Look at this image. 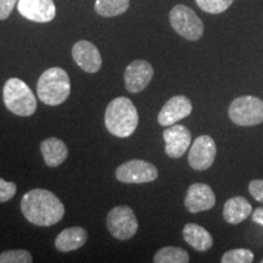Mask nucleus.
I'll use <instances>...</instances> for the list:
<instances>
[{"label":"nucleus","instance_id":"nucleus-24","mask_svg":"<svg viewBox=\"0 0 263 263\" xmlns=\"http://www.w3.org/2000/svg\"><path fill=\"white\" fill-rule=\"evenodd\" d=\"M32 255L27 250H9L0 254V263H31Z\"/></svg>","mask_w":263,"mask_h":263},{"label":"nucleus","instance_id":"nucleus-11","mask_svg":"<svg viewBox=\"0 0 263 263\" xmlns=\"http://www.w3.org/2000/svg\"><path fill=\"white\" fill-rule=\"evenodd\" d=\"M153 77V65L145 60H136L128 65L124 71V84L128 91L137 94L145 89Z\"/></svg>","mask_w":263,"mask_h":263},{"label":"nucleus","instance_id":"nucleus-1","mask_svg":"<svg viewBox=\"0 0 263 263\" xmlns=\"http://www.w3.org/2000/svg\"><path fill=\"white\" fill-rule=\"evenodd\" d=\"M21 211L25 218L38 227L55 226L65 216L61 200L47 189H32L21 200Z\"/></svg>","mask_w":263,"mask_h":263},{"label":"nucleus","instance_id":"nucleus-26","mask_svg":"<svg viewBox=\"0 0 263 263\" xmlns=\"http://www.w3.org/2000/svg\"><path fill=\"white\" fill-rule=\"evenodd\" d=\"M249 193L256 201L263 203V179H254L249 183Z\"/></svg>","mask_w":263,"mask_h":263},{"label":"nucleus","instance_id":"nucleus-16","mask_svg":"<svg viewBox=\"0 0 263 263\" xmlns=\"http://www.w3.org/2000/svg\"><path fill=\"white\" fill-rule=\"evenodd\" d=\"M252 213V206L244 196H234L227 200L223 207V217L229 224H239Z\"/></svg>","mask_w":263,"mask_h":263},{"label":"nucleus","instance_id":"nucleus-21","mask_svg":"<svg viewBox=\"0 0 263 263\" xmlns=\"http://www.w3.org/2000/svg\"><path fill=\"white\" fill-rule=\"evenodd\" d=\"M189 261L188 252L177 246H164L154 256L155 263H188Z\"/></svg>","mask_w":263,"mask_h":263},{"label":"nucleus","instance_id":"nucleus-25","mask_svg":"<svg viewBox=\"0 0 263 263\" xmlns=\"http://www.w3.org/2000/svg\"><path fill=\"white\" fill-rule=\"evenodd\" d=\"M16 190H17V186L15 183L0 178V202L10 201L15 196Z\"/></svg>","mask_w":263,"mask_h":263},{"label":"nucleus","instance_id":"nucleus-19","mask_svg":"<svg viewBox=\"0 0 263 263\" xmlns=\"http://www.w3.org/2000/svg\"><path fill=\"white\" fill-rule=\"evenodd\" d=\"M183 238L196 251H207L212 248L213 238L209 230L195 223H186L183 228Z\"/></svg>","mask_w":263,"mask_h":263},{"label":"nucleus","instance_id":"nucleus-13","mask_svg":"<svg viewBox=\"0 0 263 263\" xmlns=\"http://www.w3.org/2000/svg\"><path fill=\"white\" fill-rule=\"evenodd\" d=\"M17 10L24 17L38 24L50 22L57 15V6L52 0H18Z\"/></svg>","mask_w":263,"mask_h":263},{"label":"nucleus","instance_id":"nucleus-5","mask_svg":"<svg viewBox=\"0 0 263 263\" xmlns=\"http://www.w3.org/2000/svg\"><path fill=\"white\" fill-rule=\"evenodd\" d=\"M228 115L236 126H257L263 122V100L254 95H242L230 103Z\"/></svg>","mask_w":263,"mask_h":263},{"label":"nucleus","instance_id":"nucleus-23","mask_svg":"<svg viewBox=\"0 0 263 263\" xmlns=\"http://www.w3.org/2000/svg\"><path fill=\"white\" fill-rule=\"evenodd\" d=\"M234 0H196V4L207 14L218 15L224 12Z\"/></svg>","mask_w":263,"mask_h":263},{"label":"nucleus","instance_id":"nucleus-20","mask_svg":"<svg viewBox=\"0 0 263 263\" xmlns=\"http://www.w3.org/2000/svg\"><path fill=\"white\" fill-rule=\"evenodd\" d=\"M129 8V0H97L95 11L103 17L122 15Z\"/></svg>","mask_w":263,"mask_h":263},{"label":"nucleus","instance_id":"nucleus-27","mask_svg":"<svg viewBox=\"0 0 263 263\" xmlns=\"http://www.w3.org/2000/svg\"><path fill=\"white\" fill-rule=\"evenodd\" d=\"M18 0H0V21L9 18Z\"/></svg>","mask_w":263,"mask_h":263},{"label":"nucleus","instance_id":"nucleus-4","mask_svg":"<svg viewBox=\"0 0 263 263\" xmlns=\"http://www.w3.org/2000/svg\"><path fill=\"white\" fill-rule=\"evenodd\" d=\"M3 99L6 108L17 116H32L37 110L34 93L20 78H10L6 81L3 89Z\"/></svg>","mask_w":263,"mask_h":263},{"label":"nucleus","instance_id":"nucleus-18","mask_svg":"<svg viewBox=\"0 0 263 263\" xmlns=\"http://www.w3.org/2000/svg\"><path fill=\"white\" fill-rule=\"evenodd\" d=\"M41 153L45 164L49 167H58L64 163L68 156L66 144L59 138H48L41 143Z\"/></svg>","mask_w":263,"mask_h":263},{"label":"nucleus","instance_id":"nucleus-9","mask_svg":"<svg viewBox=\"0 0 263 263\" xmlns=\"http://www.w3.org/2000/svg\"><path fill=\"white\" fill-rule=\"evenodd\" d=\"M217 147L215 140L210 136L197 137L189 150L188 162L193 170L206 171L216 160Z\"/></svg>","mask_w":263,"mask_h":263},{"label":"nucleus","instance_id":"nucleus-2","mask_svg":"<svg viewBox=\"0 0 263 263\" xmlns=\"http://www.w3.org/2000/svg\"><path fill=\"white\" fill-rule=\"evenodd\" d=\"M139 123V115L130 99L118 97L107 105L105 111V126L115 137L128 138Z\"/></svg>","mask_w":263,"mask_h":263},{"label":"nucleus","instance_id":"nucleus-3","mask_svg":"<svg viewBox=\"0 0 263 263\" xmlns=\"http://www.w3.org/2000/svg\"><path fill=\"white\" fill-rule=\"evenodd\" d=\"M71 93V81L61 67H51L43 72L37 83L38 98L45 105L57 106L65 103Z\"/></svg>","mask_w":263,"mask_h":263},{"label":"nucleus","instance_id":"nucleus-7","mask_svg":"<svg viewBox=\"0 0 263 263\" xmlns=\"http://www.w3.org/2000/svg\"><path fill=\"white\" fill-rule=\"evenodd\" d=\"M106 226L110 234L117 240H128L133 238L138 232L139 224L129 206H116L108 212Z\"/></svg>","mask_w":263,"mask_h":263},{"label":"nucleus","instance_id":"nucleus-28","mask_svg":"<svg viewBox=\"0 0 263 263\" xmlns=\"http://www.w3.org/2000/svg\"><path fill=\"white\" fill-rule=\"evenodd\" d=\"M252 221L263 226V207H257V209L252 212Z\"/></svg>","mask_w":263,"mask_h":263},{"label":"nucleus","instance_id":"nucleus-8","mask_svg":"<svg viewBox=\"0 0 263 263\" xmlns=\"http://www.w3.org/2000/svg\"><path fill=\"white\" fill-rule=\"evenodd\" d=\"M159 171L153 163L144 160H130L117 167L116 178L127 184H143L154 182Z\"/></svg>","mask_w":263,"mask_h":263},{"label":"nucleus","instance_id":"nucleus-14","mask_svg":"<svg viewBox=\"0 0 263 263\" xmlns=\"http://www.w3.org/2000/svg\"><path fill=\"white\" fill-rule=\"evenodd\" d=\"M193 111V104L185 95H176L171 98L164 106L161 108L157 121L161 126L170 127L180 120L188 117Z\"/></svg>","mask_w":263,"mask_h":263},{"label":"nucleus","instance_id":"nucleus-17","mask_svg":"<svg viewBox=\"0 0 263 263\" xmlns=\"http://www.w3.org/2000/svg\"><path fill=\"white\" fill-rule=\"evenodd\" d=\"M87 230L82 227H70L62 230L55 239V248L61 252H70L81 249L87 241Z\"/></svg>","mask_w":263,"mask_h":263},{"label":"nucleus","instance_id":"nucleus-10","mask_svg":"<svg viewBox=\"0 0 263 263\" xmlns=\"http://www.w3.org/2000/svg\"><path fill=\"white\" fill-rule=\"evenodd\" d=\"M162 137L166 143L164 151L171 159L182 157L192 144V132L183 124H172L164 129Z\"/></svg>","mask_w":263,"mask_h":263},{"label":"nucleus","instance_id":"nucleus-12","mask_svg":"<svg viewBox=\"0 0 263 263\" xmlns=\"http://www.w3.org/2000/svg\"><path fill=\"white\" fill-rule=\"evenodd\" d=\"M184 205L192 213L209 211L216 205V195L205 183H194L186 190Z\"/></svg>","mask_w":263,"mask_h":263},{"label":"nucleus","instance_id":"nucleus-29","mask_svg":"<svg viewBox=\"0 0 263 263\" xmlns=\"http://www.w3.org/2000/svg\"><path fill=\"white\" fill-rule=\"evenodd\" d=\"M261 262H262V263H263V259H262V261H261Z\"/></svg>","mask_w":263,"mask_h":263},{"label":"nucleus","instance_id":"nucleus-15","mask_svg":"<svg viewBox=\"0 0 263 263\" xmlns=\"http://www.w3.org/2000/svg\"><path fill=\"white\" fill-rule=\"evenodd\" d=\"M72 58L87 73H97L103 65L100 51L91 42L80 41L72 48Z\"/></svg>","mask_w":263,"mask_h":263},{"label":"nucleus","instance_id":"nucleus-22","mask_svg":"<svg viewBox=\"0 0 263 263\" xmlns=\"http://www.w3.org/2000/svg\"><path fill=\"white\" fill-rule=\"evenodd\" d=\"M255 255L249 249H233L223 254L222 263H251Z\"/></svg>","mask_w":263,"mask_h":263},{"label":"nucleus","instance_id":"nucleus-6","mask_svg":"<svg viewBox=\"0 0 263 263\" xmlns=\"http://www.w3.org/2000/svg\"><path fill=\"white\" fill-rule=\"evenodd\" d=\"M170 24L179 35L192 42L199 41L205 31L203 22L195 11L183 4L176 5L171 10Z\"/></svg>","mask_w":263,"mask_h":263}]
</instances>
